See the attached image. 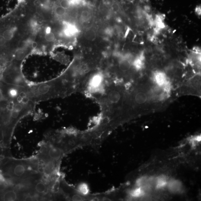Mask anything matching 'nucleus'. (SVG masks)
I'll use <instances>...</instances> for the list:
<instances>
[{"instance_id": "nucleus-1", "label": "nucleus", "mask_w": 201, "mask_h": 201, "mask_svg": "<svg viewBox=\"0 0 201 201\" xmlns=\"http://www.w3.org/2000/svg\"><path fill=\"white\" fill-rule=\"evenodd\" d=\"M104 77L102 74L97 73L94 74L91 77L89 80L88 86L89 89L92 92H96L101 88Z\"/></svg>"}, {"instance_id": "nucleus-2", "label": "nucleus", "mask_w": 201, "mask_h": 201, "mask_svg": "<svg viewBox=\"0 0 201 201\" xmlns=\"http://www.w3.org/2000/svg\"><path fill=\"white\" fill-rule=\"evenodd\" d=\"M48 184L44 182L43 180L36 181L34 183L31 185V188L32 189L34 193H37L39 195H46L48 192Z\"/></svg>"}, {"instance_id": "nucleus-3", "label": "nucleus", "mask_w": 201, "mask_h": 201, "mask_svg": "<svg viewBox=\"0 0 201 201\" xmlns=\"http://www.w3.org/2000/svg\"><path fill=\"white\" fill-rule=\"evenodd\" d=\"M153 79L159 87H163L168 84L166 75L161 71L155 72L153 74Z\"/></svg>"}, {"instance_id": "nucleus-4", "label": "nucleus", "mask_w": 201, "mask_h": 201, "mask_svg": "<svg viewBox=\"0 0 201 201\" xmlns=\"http://www.w3.org/2000/svg\"><path fill=\"white\" fill-rule=\"evenodd\" d=\"M129 55H126L122 57L119 62V67L122 71H127L130 68L132 62Z\"/></svg>"}, {"instance_id": "nucleus-5", "label": "nucleus", "mask_w": 201, "mask_h": 201, "mask_svg": "<svg viewBox=\"0 0 201 201\" xmlns=\"http://www.w3.org/2000/svg\"><path fill=\"white\" fill-rule=\"evenodd\" d=\"M79 30L77 26L72 24H67L65 26L63 33L67 37H72L77 34Z\"/></svg>"}, {"instance_id": "nucleus-6", "label": "nucleus", "mask_w": 201, "mask_h": 201, "mask_svg": "<svg viewBox=\"0 0 201 201\" xmlns=\"http://www.w3.org/2000/svg\"><path fill=\"white\" fill-rule=\"evenodd\" d=\"M19 194L14 190H8L5 192L2 198L5 201H15L19 199Z\"/></svg>"}, {"instance_id": "nucleus-7", "label": "nucleus", "mask_w": 201, "mask_h": 201, "mask_svg": "<svg viewBox=\"0 0 201 201\" xmlns=\"http://www.w3.org/2000/svg\"><path fill=\"white\" fill-rule=\"evenodd\" d=\"M0 34L4 37L7 42L11 40L14 38V31L12 29L9 28H5L4 30L1 31Z\"/></svg>"}, {"instance_id": "nucleus-8", "label": "nucleus", "mask_w": 201, "mask_h": 201, "mask_svg": "<svg viewBox=\"0 0 201 201\" xmlns=\"http://www.w3.org/2000/svg\"><path fill=\"white\" fill-rule=\"evenodd\" d=\"M96 33L93 29H89L87 30L84 33V37L87 40L93 41L96 38Z\"/></svg>"}, {"instance_id": "nucleus-9", "label": "nucleus", "mask_w": 201, "mask_h": 201, "mask_svg": "<svg viewBox=\"0 0 201 201\" xmlns=\"http://www.w3.org/2000/svg\"><path fill=\"white\" fill-rule=\"evenodd\" d=\"M147 99V95L145 93H138L135 97L136 101L139 104L144 103L146 102Z\"/></svg>"}, {"instance_id": "nucleus-10", "label": "nucleus", "mask_w": 201, "mask_h": 201, "mask_svg": "<svg viewBox=\"0 0 201 201\" xmlns=\"http://www.w3.org/2000/svg\"><path fill=\"white\" fill-rule=\"evenodd\" d=\"M25 52L22 48L17 50L15 53V59L18 61H21L25 58Z\"/></svg>"}, {"instance_id": "nucleus-11", "label": "nucleus", "mask_w": 201, "mask_h": 201, "mask_svg": "<svg viewBox=\"0 0 201 201\" xmlns=\"http://www.w3.org/2000/svg\"><path fill=\"white\" fill-rule=\"evenodd\" d=\"M78 191L81 194L86 195L89 193V188L88 185L85 183H82L79 186Z\"/></svg>"}, {"instance_id": "nucleus-12", "label": "nucleus", "mask_w": 201, "mask_h": 201, "mask_svg": "<svg viewBox=\"0 0 201 201\" xmlns=\"http://www.w3.org/2000/svg\"><path fill=\"white\" fill-rule=\"evenodd\" d=\"M91 13L88 10L85 9L82 10L81 13L80 19L83 22H85L90 19Z\"/></svg>"}, {"instance_id": "nucleus-13", "label": "nucleus", "mask_w": 201, "mask_h": 201, "mask_svg": "<svg viewBox=\"0 0 201 201\" xmlns=\"http://www.w3.org/2000/svg\"><path fill=\"white\" fill-rule=\"evenodd\" d=\"M66 9L63 8L60 5L57 6L54 9L55 14L59 16H63L66 13Z\"/></svg>"}, {"instance_id": "nucleus-14", "label": "nucleus", "mask_w": 201, "mask_h": 201, "mask_svg": "<svg viewBox=\"0 0 201 201\" xmlns=\"http://www.w3.org/2000/svg\"><path fill=\"white\" fill-rule=\"evenodd\" d=\"M60 5L65 9H67L71 8L72 5L71 0H61Z\"/></svg>"}, {"instance_id": "nucleus-15", "label": "nucleus", "mask_w": 201, "mask_h": 201, "mask_svg": "<svg viewBox=\"0 0 201 201\" xmlns=\"http://www.w3.org/2000/svg\"><path fill=\"white\" fill-rule=\"evenodd\" d=\"M19 92L17 88H11L8 92V94L11 98H17L19 96Z\"/></svg>"}, {"instance_id": "nucleus-16", "label": "nucleus", "mask_w": 201, "mask_h": 201, "mask_svg": "<svg viewBox=\"0 0 201 201\" xmlns=\"http://www.w3.org/2000/svg\"><path fill=\"white\" fill-rule=\"evenodd\" d=\"M45 38L48 42H52L55 40V37L54 34L50 32L46 33L45 36Z\"/></svg>"}, {"instance_id": "nucleus-17", "label": "nucleus", "mask_w": 201, "mask_h": 201, "mask_svg": "<svg viewBox=\"0 0 201 201\" xmlns=\"http://www.w3.org/2000/svg\"><path fill=\"white\" fill-rule=\"evenodd\" d=\"M111 10L113 12L115 13H117V12L119 11L120 10L121 7L119 3H117V2H114L111 5Z\"/></svg>"}, {"instance_id": "nucleus-18", "label": "nucleus", "mask_w": 201, "mask_h": 201, "mask_svg": "<svg viewBox=\"0 0 201 201\" xmlns=\"http://www.w3.org/2000/svg\"><path fill=\"white\" fill-rule=\"evenodd\" d=\"M23 106L24 105L23 104L18 103L17 104H15L14 110L17 112H20L22 111Z\"/></svg>"}, {"instance_id": "nucleus-19", "label": "nucleus", "mask_w": 201, "mask_h": 201, "mask_svg": "<svg viewBox=\"0 0 201 201\" xmlns=\"http://www.w3.org/2000/svg\"><path fill=\"white\" fill-rule=\"evenodd\" d=\"M143 193V192L141 190L140 188L136 189L133 191L132 193V195L134 197H139L142 195Z\"/></svg>"}, {"instance_id": "nucleus-20", "label": "nucleus", "mask_w": 201, "mask_h": 201, "mask_svg": "<svg viewBox=\"0 0 201 201\" xmlns=\"http://www.w3.org/2000/svg\"><path fill=\"white\" fill-rule=\"evenodd\" d=\"M19 117V112L13 110L11 111V118L13 119H17Z\"/></svg>"}, {"instance_id": "nucleus-21", "label": "nucleus", "mask_w": 201, "mask_h": 201, "mask_svg": "<svg viewBox=\"0 0 201 201\" xmlns=\"http://www.w3.org/2000/svg\"><path fill=\"white\" fill-rule=\"evenodd\" d=\"M72 200L73 201H82L83 200V198L79 195H75L73 196Z\"/></svg>"}, {"instance_id": "nucleus-22", "label": "nucleus", "mask_w": 201, "mask_h": 201, "mask_svg": "<svg viewBox=\"0 0 201 201\" xmlns=\"http://www.w3.org/2000/svg\"><path fill=\"white\" fill-rule=\"evenodd\" d=\"M30 100V99H29L28 97H24L22 98L21 103L23 105L26 104H28V102Z\"/></svg>"}, {"instance_id": "nucleus-23", "label": "nucleus", "mask_w": 201, "mask_h": 201, "mask_svg": "<svg viewBox=\"0 0 201 201\" xmlns=\"http://www.w3.org/2000/svg\"><path fill=\"white\" fill-rule=\"evenodd\" d=\"M18 96L22 98L27 96L26 91L24 90L21 91L19 92V96Z\"/></svg>"}, {"instance_id": "nucleus-24", "label": "nucleus", "mask_w": 201, "mask_h": 201, "mask_svg": "<svg viewBox=\"0 0 201 201\" xmlns=\"http://www.w3.org/2000/svg\"><path fill=\"white\" fill-rule=\"evenodd\" d=\"M195 13L197 15L199 16L201 15V11L200 6H197V7H196Z\"/></svg>"}, {"instance_id": "nucleus-25", "label": "nucleus", "mask_w": 201, "mask_h": 201, "mask_svg": "<svg viewBox=\"0 0 201 201\" xmlns=\"http://www.w3.org/2000/svg\"><path fill=\"white\" fill-rule=\"evenodd\" d=\"M5 179L1 173H0V183L4 182L5 181Z\"/></svg>"}, {"instance_id": "nucleus-26", "label": "nucleus", "mask_w": 201, "mask_h": 201, "mask_svg": "<svg viewBox=\"0 0 201 201\" xmlns=\"http://www.w3.org/2000/svg\"><path fill=\"white\" fill-rule=\"evenodd\" d=\"M37 46H38V44H37V42H32L31 46H32V48H37Z\"/></svg>"}, {"instance_id": "nucleus-27", "label": "nucleus", "mask_w": 201, "mask_h": 201, "mask_svg": "<svg viewBox=\"0 0 201 201\" xmlns=\"http://www.w3.org/2000/svg\"><path fill=\"white\" fill-rule=\"evenodd\" d=\"M3 99H4V98H3V93H2V91L0 89V101L3 100Z\"/></svg>"}, {"instance_id": "nucleus-28", "label": "nucleus", "mask_w": 201, "mask_h": 201, "mask_svg": "<svg viewBox=\"0 0 201 201\" xmlns=\"http://www.w3.org/2000/svg\"><path fill=\"white\" fill-rule=\"evenodd\" d=\"M22 100V98L18 96L17 97V102L19 103H21Z\"/></svg>"}]
</instances>
